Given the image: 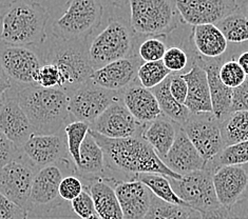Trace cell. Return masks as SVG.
<instances>
[{
	"instance_id": "cell-1",
	"label": "cell",
	"mask_w": 248,
	"mask_h": 219,
	"mask_svg": "<svg viewBox=\"0 0 248 219\" xmlns=\"http://www.w3.org/2000/svg\"><path fill=\"white\" fill-rule=\"evenodd\" d=\"M90 132L104 151L106 168L132 177V179L139 174H161L171 179L182 178L164 163L141 136L112 139L91 129Z\"/></svg>"
},
{
	"instance_id": "cell-2",
	"label": "cell",
	"mask_w": 248,
	"mask_h": 219,
	"mask_svg": "<svg viewBox=\"0 0 248 219\" xmlns=\"http://www.w3.org/2000/svg\"><path fill=\"white\" fill-rule=\"evenodd\" d=\"M16 96L35 134H55L68 124L69 96L62 88L30 86L22 88Z\"/></svg>"
},
{
	"instance_id": "cell-3",
	"label": "cell",
	"mask_w": 248,
	"mask_h": 219,
	"mask_svg": "<svg viewBox=\"0 0 248 219\" xmlns=\"http://www.w3.org/2000/svg\"><path fill=\"white\" fill-rule=\"evenodd\" d=\"M49 13L43 4L17 0L0 18L1 44L18 46L39 45L46 38Z\"/></svg>"
},
{
	"instance_id": "cell-4",
	"label": "cell",
	"mask_w": 248,
	"mask_h": 219,
	"mask_svg": "<svg viewBox=\"0 0 248 219\" xmlns=\"http://www.w3.org/2000/svg\"><path fill=\"white\" fill-rule=\"evenodd\" d=\"M46 63H52L60 70L62 90L67 94L90 80L94 69L89 58L88 40L55 39L45 57Z\"/></svg>"
},
{
	"instance_id": "cell-5",
	"label": "cell",
	"mask_w": 248,
	"mask_h": 219,
	"mask_svg": "<svg viewBox=\"0 0 248 219\" xmlns=\"http://www.w3.org/2000/svg\"><path fill=\"white\" fill-rule=\"evenodd\" d=\"M129 22L140 37H161L183 22L175 0H129Z\"/></svg>"
},
{
	"instance_id": "cell-6",
	"label": "cell",
	"mask_w": 248,
	"mask_h": 219,
	"mask_svg": "<svg viewBox=\"0 0 248 219\" xmlns=\"http://www.w3.org/2000/svg\"><path fill=\"white\" fill-rule=\"evenodd\" d=\"M138 37L123 18L110 19L108 25L89 44V58L94 70L119 59L138 56L135 53Z\"/></svg>"
},
{
	"instance_id": "cell-7",
	"label": "cell",
	"mask_w": 248,
	"mask_h": 219,
	"mask_svg": "<svg viewBox=\"0 0 248 219\" xmlns=\"http://www.w3.org/2000/svg\"><path fill=\"white\" fill-rule=\"evenodd\" d=\"M103 19V7L98 0H69L63 13L52 25L55 38L88 40Z\"/></svg>"
},
{
	"instance_id": "cell-8",
	"label": "cell",
	"mask_w": 248,
	"mask_h": 219,
	"mask_svg": "<svg viewBox=\"0 0 248 219\" xmlns=\"http://www.w3.org/2000/svg\"><path fill=\"white\" fill-rule=\"evenodd\" d=\"M212 175L214 171L205 167L203 170L182 176L181 179H169L178 197L189 208L202 213L221 205L217 197Z\"/></svg>"
},
{
	"instance_id": "cell-9",
	"label": "cell",
	"mask_w": 248,
	"mask_h": 219,
	"mask_svg": "<svg viewBox=\"0 0 248 219\" xmlns=\"http://www.w3.org/2000/svg\"><path fill=\"white\" fill-rule=\"evenodd\" d=\"M68 96L71 117L91 126L112 103L122 98V92L107 90L89 80L68 93Z\"/></svg>"
},
{
	"instance_id": "cell-10",
	"label": "cell",
	"mask_w": 248,
	"mask_h": 219,
	"mask_svg": "<svg viewBox=\"0 0 248 219\" xmlns=\"http://www.w3.org/2000/svg\"><path fill=\"white\" fill-rule=\"evenodd\" d=\"M21 154L0 169V194L29 211L32 208L31 191L37 169Z\"/></svg>"
},
{
	"instance_id": "cell-11",
	"label": "cell",
	"mask_w": 248,
	"mask_h": 219,
	"mask_svg": "<svg viewBox=\"0 0 248 219\" xmlns=\"http://www.w3.org/2000/svg\"><path fill=\"white\" fill-rule=\"evenodd\" d=\"M182 129L206 163L224 149L220 120L212 113L191 114Z\"/></svg>"
},
{
	"instance_id": "cell-12",
	"label": "cell",
	"mask_w": 248,
	"mask_h": 219,
	"mask_svg": "<svg viewBox=\"0 0 248 219\" xmlns=\"http://www.w3.org/2000/svg\"><path fill=\"white\" fill-rule=\"evenodd\" d=\"M41 66L40 57L29 46L0 44V67L12 84L22 88L35 86V76Z\"/></svg>"
},
{
	"instance_id": "cell-13",
	"label": "cell",
	"mask_w": 248,
	"mask_h": 219,
	"mask_svg": "<svg viewBox=\"0 0 248 219\" xmlns=\"http://www.w3.org/2000/svg\"><path fill=\"white\" fill-rule=\"evenodd\" d=\"M182 21L196 27L217 25L240 10L235 0H175Z\"/></svg>"
},
{
	"instance_id": "cell-14",
	"label": "cell",
	"mask_w": 248,
	"mask_h": 219,
	"mask_svg": "<svg viewBox=\"0 0 248 219\" xmlns=\"http://www.w3.org/2000/svg\"><path fill=\"white\" fill-rule=\"evenodd\" d=\"M145 127L146 124L140 123L132 116L121 98L91 124V130L107 138L121 139L141 136Z\"/></svg>"
},
{
	"instance_id": "cell-15",
	"label": "cell",
	"mask_w": 248,
	"mask_h": 219,
	"mask_svg": "<svg viewBox=\"0 0 248 219\" xmlns=\"http://www.w3.org/2000/svg\"><path fill=\"white\" fill-rule=\"evenodd\" d=\"M35 168L41 169L69 158L66 134H32L20 149Z\"/></svg>"
},
{
	"instance_id": "cell-16",
	"label": "cell",
	"mask_w": 248,
	"mask_h": 219,
	"mask_svg": "<svg viewBox=\"0 0 248 219\" xmlns=\"http://www.w3.org/2000/svg\"><path fill=\"white\" fill-rule=\"evenodd\" d=\"M214 186L218 203L232 210L248 190V165H226L214 171Z\"/></svg>"
},
{
	"instance_id": "cell-17",
	"label": "cell",
	"mask_w": 248,
	"mask_h": 219,
	"mask_svg": "<svg viewBox=\"0 0 248 219\" xmlns=\"http://www.w3.org/2000/svg\"><path fill=\"white\" fill-rule=\"evenodd\" d=\"M143 60L138 56L119 59L94 70L90 80L94 85L114 92H123L138 80Z\"/></svg>"
},
{
	"instance_id": "cell-18",
	"label": "cell",
	"mask_w": 248,
	"mask_h": 219,
	"mask_svg": "<svg viewBox=\"0 0 248 219\" xmlns=\"http://www.w3.org/2000/svg\"><path fill=\"white\" fill-rule=\"evenodd\" d=\"M0 131L19 150L31 135L35 134L30 120L17 100L16 94H7L0 102Z\"/></svg>"
},
{
	"instance_id": "cell-19",
	"label": "cell",
	"mask_w": 248,
	"mask_h": 219,
	"mask_svg": "<svg viewBox=\"0 0 248 219\" xmlns=\"http://www.w3.org/2000/svg\"><path fill=\"white\" fill-rule=\"evenodd\" d=\"M193 62L200 64L207 74L212 114L217 120H224L232 114V90L224 85L220 78V68L222 66L221 59H204L196 55Z\"/></svg>"
},
{
	"instance_id": "cell-20",
	"label": "cell",
	"mask_w": 248,
	"mask_h": 219,
	"mask_svg": "<svg viewBox=\"0 0 248 219\" xmlns=\"http://www.w3.org/2000/svg\"><path fill=\"white\" fill-rule=\"evenodd\" d=\"M124 219H145L150 208L152 193L138 179L116 182L114 186Z\"/></svg>"
},
{
	"instance_id": "cell-21",
	"label": "cell",
	"mask_w": 248,
	"mask_h": 219,
	"mask_svg": "<svg viewBox=\"0 0 248 219\" xmlns=\"http://www.w3.org/2000/svg\"><path fill=\"white\" fill-rule=\"evenodd\" d=\"M163 161L171 171L181 176L203 170L206 167V161L183 131L182 127H179L174 143Z\"/></svg>"
},
{
	"instance_id": "cell-22",
	"label": "cell",
	"mask_w": 248,
	"mask_h": 219,
	"mask_svg": "<svg viewBox=\"0 0 248 219\" xmlns=\"http://www.w3.org/2000/svg\"><path fill=\"white\" fill-rule=\"evenodd\" d=\"M122 102L140 123H149L163 114L155 94L137 81L122 92Z\"/></svg>"
},
{
	"instance_id": "cell-23",
	"label": "cell",
	"mask_w": 248,
	"mask_h": 219,
	"mask_svg": "<svg viewBox=\"0 0 248 219\" xmlns=\"http://www.w3.org/2000/svg\"><path fill=\"white\" fill-rule=\"evenodd\" d=\"M183 75L188 86L186 108L191 114L212 113L209 84L205 70L200 64L193 62L191 69Z\"/></svg>"
},
{
	"instance_id": "cell-24",
	"label": "cell",
	"mask_w": 248,
	"mask_h": 219,
	"mask_svg": "<svg viewBox=\"0 0 248 219\" xmlns=\"http://www.w3.org/2000/svg\"><path fill=\"white\" fill-rule=\"evenodd\" d=\"M190 39L197 55L204 59H218L228 48V41L216 25L192 27Z\"/></svg>"
},
{
	"instance_id": "cell-25",
	"label": "cell",
	"mask_w": 248,
	"mask_h": 219,
	"mask_svg": "<svg viewBox=\"0 0 248 219\" xmlns=\"http://www.w3.org/2000/svg\"><path fill=\"white\" fill-rule=\"evenodd\" d=\"M63 178L62 170L56 164L39 169L35 174L30 203L31 205H43L53 203L60 196V186Z\"/></svg>"
},
{
	"instance_id": "cell-26",
	"label": "cell",
	"mask_w": 248,
	"mask_h": 219,
	"mask_svg": "<svg viewBox=\"0 0 248 219\" xmlns=\"http://www.w3.org/2000/svg\"><path fill=\"white\" fill-rule=\"evenodd\" d=\"M179 127L181 126L162 114L155 120L146 124L141 137L153 147L163 161L174 143Z\"/></svg>"
},
{
	"instance_id": "cell-27",
	"label": "cell",
	"mask_w": 248,
	"mask_h": 219,
	"mask_svg": "<svg viewBox=\"0 0 248 219\" xmlns=\"http://www.w3.org/2000/svg\"><path fill=\"white\" fill-rule=\"evenodd\" d=\"M106 168L105 154L89 131L80 147V158L75 171L82 178L99 179Z\"/></svg>"
},
{
	"instance_id": "cell-28",
	"label": "cell",
	"mask_w": 248,
	"mask_h": 219,
	"mask_svg": "<svg viewBox=\"0 0 248 219\" xmlns=\"http://www.w3.org/2000/svg\"><path fill=\"white\" fill-rule=\"evenodd\" d=\"M96 214L102 219H124L114 188L102 178L94 180L89 187Z\"/></svg>"
},
{
	"instance_id": "cell-29",
	"label": "cell",
	"mask_w": 248,
	"mask_h": 219,
	"mask_svg": "<svg viewBox=\"0 0 248 219\" xmlns=\"http://www.w3.org/2000/svg\"><path fill=\"white\" fill-rule=\"evenodd\" d=\"M170 76L167 79H165L161 85H158L155 88H152V93L157 100L159 108L162 113L167 116L169 119L178 123L179 126H183L190 117L191 113L185 104H181L176 102L174 97L170 93Z\"/></svg>"
},
{
	"instance_id": "cell-30",
	"label": "cell",
	"mask_w": 248,
	"mask_h": 219,
	"mask_svg": "<svg viewBox=\"0 0 248 219\" xmlns=\"http://www.w3.org/2000/svg\"><path fill=\"white\" fill-rule=\"evenodd\" d=\"M224 147L248 140V111L232 112L220 121Z\"/></svg>"
},
{
	"instance_id": "cell-31",
	"label": "cell",
	"mask_w": 248,
	"mask_h": 219,
	"mask_svg": "<svg viewBox=\"0 0 248 219\" xmlns=\"http://www.w3.org/2000/svg\"><path fill=\"white\" fill-rule=\"evenodd\" d=\"M135 179L143 182L151 191V193L157 198L173 204L188 206L184 201L180 199L178 197V195L175 194L168 177L161 174H139L135 177Z\"/></svg>"
},
{
	"instance_id": "cell-32",
	"label": "cell",
	"mask_w": 248,
	"mask_h": 219,
	"mask_svg": "<svg viewBox=\"0 0 248 219\" xmlns=\"http://www.w3.org/2000/svg\"><path fill=\"white\" fill-rule=\"evenodd\" d=\"M228 43L243 44L248 41V19L239 10L216 25Z\"/></svg>"
},
{
	"instance_id": "cell-33",
	"label": "cell",
	"mask_w": 248,
	"mask_h": 219,
	"mask_svg": "<svg viewBox=\"0 0 248 219\" xmlns=\"http://www.w3.org/2000/svg\"><path fill=\"white\" fill-rule=\"evenodd\" d=\"M248 164V140L243 143L225 146L212 159L206 163V167L215 171L226 165H246Z\"/></svg>"
},
{
	"instance_id": "cell-34",
	"label": "cell",
	"mask_w": 248,
	"mask_h": 219,
	"mask_svg": "<svg viewBox=\"0 0 248 219\" xmlns=\"http://www.w3.org/2000/svg\"><path fill=\"white\" fill-rule=\"evenodd\" d=\"M192 212L191 208L167 203L152 194L150 208L145 219H189Z\"/></svg>"
},
{
	"instance_id": "cell-35",
	"label": "cell",
	"mask_w": 248,
	"mask_h": 219,
	"mask_svg": "<svg viewBox=\"0 0 248 219\" xmlns=\"http://www.w3.org/2000/svg\"><path fill=\"white\" fill-rule=\"evenodd\" d=\"M91 126L84 121H72L64 127L63 131L67 137V146L70 157L72 158L74 165H78L80 158V147L86 138Z\"/></svg>"
},
{
	"instance_id": "cell-36",
	"label": "cell",
	"mask_w": 248,
	"mask_h": 219,
	"mask_svg": "<svg viewBox=\"0 0 248 219\" xmlns=\"http://www.w3.org/2000/svg\"><path fill=\"white\" fill-rule=\"evenodd\" d=\"M172 74L164 66L163 61L143 62L138 72V80L146 88L152 90Z\"/></svg>"
},
{
	"instance_id": "cell-37",
	"label": "cell",
	"mask_w": 248,
	"mask_h": 219,
	"mask_svg": "<svg viewBox=\"0 0 248 219\" xmlns=\"http://www.w3.org/2000/svg\"><path fill=\"white\" fill-rule=\"evenodd\" d=\"M167 49V45L163 40L157 37H148L140 44L138 55L143 62L161 61Z\"/></svg>"
},
{
	"instance_id": "cell-38",
	"label": "cell",
	"mask_w": 248,
	"mask_h": 219,
	"mask_svg": "<svg viewBox=\"0 0 248 219\" xmlns=\"http://www.w3.org/2000/svg\"><path fill=\"white\" fill-rule=\"evenodd\" d=\"M220 78L224 85L234 90L243 84L247 76L237 60H229L222 63L220 68Z\"/></svg>"
},
{
	"instance_id": "cell-39",
	"label": "cell",
	"mask_w": 248,
	"mask_h": 219,
	"mask_svg": "<svg viewBox=\"0 0 248 219\" xmlns=\"http://www.w3.org/2000/svg\"><path fill=\"white\" fill-rule=\"evenodd\" d=\"M62 76L60 70L52 63H45L35 76V86L41 88H62Z\"/></svg>"
},
{
	"instance_id": "cell-40",
	"label": "cell",
	"mask_w": 248,
	"mask_h": 219,
	"mask_svg": "<svg viewBox=\"0 0 248 219\" xmlns=\"http://www.w3.org/2000/svg\"><path fill=\"white\" fill-rule=\"evenodd\" d=\"M162 61L171 73H179L187 68L189 56L181 46H170L165 53Z\"/></svg>"
},
{
	"instance_id": "cell-41",
	"label": "cell",
	"mask_w": 248,
	"mask_h": 219,
	"mask_svg": "<svg viewBox=\"0 0 248 219\" xmlns=\"http://www.w3.org/2000/svg\"><path fill=\"white\" fill-rule=\"evenodd\" d=\"M74 213L82 219H87L96 214L93 198L89 191L84 190L74 200L71 201Z\"/></svg>"
},
{
	"instance_id": "cell-42",
	"label": "cell",
	"mask_w": 248,
	"mask_h": 219,
	"mask_svg": "<svg viewBox=\"0 0 248 219\" xmlns=\"http://www.w3.org/2000/svg\"><path fill=\"white\" fill-rule=\"evenodd\" d=\"M84 191V186L78 177L67 176L63 177L60 186V196L67 200L72 201Z\"/></svg>"
},
{
	"instance_id": "cell-43",
	"label": "cell",
	"mask_w": 248,
	"mask_h": 219,
	"mask_svg": "<svg viewBox=\"0 0 248 219\" xmlns=\"http://www.w3.org/2000/svg\"><path fill=\"white\" fill-rule=\"evenodd\" d=\"M0 219H28V211L0 194Z\"/></svg>"
},
{
	"instance_id": "cell-44",
	"label": "cell",
	"mask_w": 248,
	"mask_h": 219,
	"mask_svg": "<svg viewBox=\"0 0 248 219\" xmlns=\"http://www.w3.org/2000/svg\"><path fill=\"white\" fill-rule=\"evenodd\" d=\"M170 93L174 97L176 102L181 104H185L188 95L187 81L184 75L180 73H172L170 75Z\"/></svg>"
},
{
	"instance_id": "cell-45",
	"label": "cell",
	"mask_w": 248,
	"mask_h": 219,
	"mask_svg": "<svg viewBox=\"0 0 248 219\" xmlns=\"http://www.w3.org/2000/svg\"><path fill=\"white\" fill-rule=\"evenodd\" d=\"M21 151L0 131V169L19 155Z\"/></svg>"
},
{
	"instance_id": "cell-46",
	"label": "cell",
	"mask_w": 248,
	"mask_h": 219,
	"mask_svg": "<svg viewBox=\"0 0 248 219\" xmlns=\"http://www.w3.org/2000/svg\"><path fill=\"white\" fill-rule=\"evenodd\" d=\"M237 111H248V78L239 88L232 90V113Z\"/></svg>"
},
{
	"instance_id": "cell-47",
	"label": "cell",
	"mask_w": 248,
	"mask_h": 219,
	"mask_svg": "<svg viewBox=\"0 0 248 219\" xmlns=\"http://www.w3.org/2000/svg\"><path fill=\"white\" fill-rule=\"evenodd\" d=\"M200 214H201V219H239L232 212V210L224 208L222 205L214 210L202 212L200 213Z\"/></svg>"
},
{
	"instance_id": "cell-48",
	"label": "cell",
	"mask_w": 248,
	"mask_h": 219,
	"mask_svg": "<svg viewBox=\"0 0 248 219\" xmlns=\"http://www.w3.org/2000/svg\"><path fill=\"white\" fill-rule=\"evenodd\" d=\"M12 82L9 79V77L5 75L2 68L0 67V102L5 97L8 92L11 90Z\"/></svg>"
},
{
	"instance_id": "cell-49",
	"label": "cell",
	"mask_w": 248,
	"mask_h": 219,
	"mask_svg": "<svg viewBox=\"0 0 248 219\" xmlns=\"http://www.w3.org/2000/svg\"><path fill=\"white\" fill-rule=\"evenodd\" d=\"M237 61L240 64L242 70L244 71L245 75L248 76V51H245L244 53H242V54L239 56Z\"/></svg>"
},
{
	"instance_id": "cell-50",
	"label": "cell",
	"mask_w": 248,
	"mask_h": 219,
	"mask_svg": "<svg viewBox=\"0 0 248 219\" xmlns=\"http://www.w3.org/2000/svg\"><path fill=\"white\" fill-rule=\"evenodd\" d=\"M16 1L17 0H0V18H1V16L5 13V11Z\"/></svg>"
},
{
	"instance_id": "cell-51",
	"label": "cell",
	"mask_w": 248,
	"mask_h": 219,
	"mask_svg": "<svg viewBox=\"0 0 248 219\" xmlns=\"http://www.w3.org/2000/svg\"><path fill=\"white\" fill-rule=\"evenodd\" d=\"M240 11L242 12V13H243V15L248 19V0H246V1L243 4L241 5Z\"/></svg>"
},
{
	"instance_id": "cell-52",
	"label": "cell",
	"mask_w": 248,
	"mask_h": 219,
	"mask_svg": "<svg viewBox=\"0 0 248 219\" xmlns=\"http://www.w3.org/2000/svg\"><path fill=\"white\" fill-rule=\"evenodd\" d=\"M189 219H201L200 212H198V211H196V210H193L192 214H191V216H190V218H189Z\"/></svg>"
},
{
	"instance_id": "cell-53",
	"label": "cell",
	"mask_w": 248,
	"mask_h": 219,
	"mask_svg": "<svg viewBox=\"0 0 248 219\" xmlns=\"http://www.w3.org/2000/svg\"><path fill=\"white\" fill-rule=\"evenodd\" d=\"M87 219H102L100 218L97 214H94V215H92L91 217H89V218H87Z\"/></svg>"
},
{
	"instance_id": "cell-54",
	"label": "cell",
	"mask_w": 248,
	"mask_h": 219,
	"mask_svg": "<svg viewBox=\"0 0 248 219\" xmlns=\"http://www.w3.org/2000/svg\"><path fill=\"white\" fill-rule=\"evenodd\" d=\"M235 1H237V0H235Z\"/></svg>"
},
{
	"instance_id": "cell-55",
	"label": "cell",
	"mask_w": 248,
	"mask_h": 219,
	"mask_svg": "<svg viewBox=\"0 0 248 219\" xmlns=\"http://www.w3.org/2000/svg\"><path fill=\"white\" fill-rule=\"evenodd\" d=\"M247 165H248V164H247Z\"/></svg>"
}]
</instances>
